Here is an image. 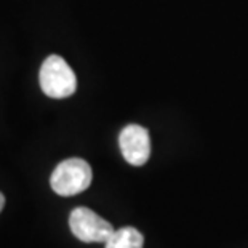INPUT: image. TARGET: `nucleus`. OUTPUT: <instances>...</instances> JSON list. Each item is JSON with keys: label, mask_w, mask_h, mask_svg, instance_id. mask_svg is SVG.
I'll return each instance as SVG.
<instances>
[{"label": "nucleus", "mask_w": 248, "mask_h": 248, "mask_svg": "<svg viewBox=\"0 0 248 248\" xmlns=\"http://www.w3.org/2000/svg\"><path fill=\"white\" fill-rule=\"evenodd\" d=\"M3 207H5V197H3V194L0 192V212L3 210Z\"/></svg>", "instance_id": "423d86ee"}, {"label": "nucleus", "mask_w": 248, "mask_h": 248, "mask_svg": "<svg viewBox=\"0 0 248 248\" xmlns=\"http://www.w3.org/2000/svg\"><path fill=\"white\" fill-rule=\"evenodd\" d=\"M142 245H144V237L138 229L131 226L114 231L104 244L106 248H142Z\"/></svg>", "instance_id": "39448f33"}, {"label": "nucleus", "mask_w": 248, "mask_h": 248, "mask_svg": "<svg viewBox=\"0 0 248 248\" xmlns=\"http://www.w3.org/2000/svg\"><path fill=\"white\" fill-rule=\"evenodd\" d=\"M93 171L87 160L83 159H67L58 165L50 178L51 189L62 197L80 194L87 191L92 184Z\"/></svg>", "instance_id": "f03ea898"}, {"label": "nucleus", "mask_w": 248, "mask_h": 248, "mask_svg": "<svg viewBox=\"0 0 248 248\" xmlns=\"http://www.w3.org/2000/svg\"><path fill=\"white\" fill-rule=\"evenodd\" d=\"M69 226L72 234L85 244H106L115 231L112 224L87 207H77L72 210Z\"/></svg>", "instance_id": "7ed1b4c3"}, {"label": "nucleus", "mask_w": 248, "mask_h": 248, "mask_svg": "<svg viewBox=\"0 0 248 248\" xmlns=\"http://www.w3.org/2000/svg\"><path fill=\"white\" fill-rule=\"evenodd\" d=\"M39 80L42 92L53 99L69 98L77 88L76 74L71 66L58 55H51L42 62Z\"/></svg>", "instance_id": "f257e3e1"}, {"label": "nucleus", "mask_w": 248, "mask_h": 248, "mask_svg": "<svg viewBox=\"0 0 248 248\" xmlns=\"http://www.w3.org/2000/svg\"><path fill=\"white\" fill-rule=\"evenodd\" d=\"M119 146L124 159L133 167H141L149 160L151 140L149 131L141 125H126L119 135Z\"/></svg>", "instance_id": "20e7f679"}]
</instances>
